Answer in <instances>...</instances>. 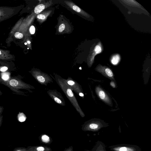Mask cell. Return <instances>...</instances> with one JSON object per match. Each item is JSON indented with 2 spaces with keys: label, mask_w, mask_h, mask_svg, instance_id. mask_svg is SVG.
I'll return each mask as SVG.
<instances>
[{
  "label": "cell",
  "mask_w": 151,
  "mask_h": 151,
  "mask_svg": "<svg viewBox=\"0 0 151 151\" xmlns=\"http://www.w3.org/2000/svg\"><path fill=\"white\" fill-rule=\"evenodd\" d=\"M103 49L102 43L99 42L94 47L89 57L88 64L90 66H91L93 63L95 56L101 52Z\"/></svg>",
  "instance_id": "cell-3"
},
{
  "label": "cell",
  "mask_w": 151,
  "mask_h": 151,
  "mask_svg": "<svg viewBox=\"0 0 151 151\" xmlns=\"http://www.w3.org/2000/svg\"><path fill=\"white\" fill-rule=\"evenodd\" d=\"M122 1L126 4H129V5H131L132 6H138L140 8L141 6L140 4L135 0H122Z\"/></svg>",
  "instance_id": "cell-11"
},
{
  "label": "cell",
  "mask_w": 151,
  "mask_h": 151,
  "mask_svg": "<svg viewBox=\"0 0 151 151\" xmlns=\"http://www.w3.org/2000/svg\"><path fill=\"white\" fill-rule=\"evenodd\" d=\"M120 56L119 54H114L111 57V62L113 64L116 65L119 63L120 61Z\"/></svg>",
  "instance_id": "cell-9"
},
{
  "label": "cell",
  "mask_w": 151,
  "mask_h": 151,
  "mask_svg": "<svg viewBox=\"0 0 151 151\" xmlns=\"http://www.w3.org/2000/svg\"><path fill=\"white\" fill-rule=\"evenodd\" d=\"M30 32L31 34H34L35 32V28L34 26H32L29 29Z\"/></svg>",
  "instance_id": "cell-19"
},
{
  "label": "cell",
  "mask_w": 151,
  "mask_h": 151,
  "mask_svg": "<svg viewBox=\"0 0 151 151\" xmlns=\"http://www.w3.org/2000/svg\"><path fill=\"white\" fill-rule=\"evenodd\" d=\"M4 110V107L2 106H0V116H1Z\"/></svg>",
  "instance_id": "cell-25"
},
{
  "label": "cell",
  "mask_w": 151,
  "mask_h": 151,
  "mask_svg": "<svg viewBox=\"0 0 151 151\" xmlns=\"http://www.w3.org/2000/svg\"><path fill=\"white\" fill-rule=\"evenodd\" d=\"M65 3L70 7L74 10L76 12L80 13L82 15L86 17H89V15L87 13L84 11L80 8L78 6L68 1H65Z\"/></svg>",
  "instance_id": "cell-7"
},
{
  "label": "cell",
  "mask_w": 151,
  "mask_h": 151,
  "mask_svg": "<svg viewBox=\"0 0 151 151\" xmlns=\"http://www.w3.org/2000/svg\"><path fill=\"white\" fill-rule=\"evenodd\" d=\"M68 83L70 86H72L75 84V82L72 81L70 80L68 81Z\"/></svg>",
  "instance_id": "cell-23"
},
{
  "label": "cell",
  "mask_w": 151,
  "mask_h": 151,
  "mask_svg": "<svg viewBox=\"0 0 151 151\" xmlns=\"http://www.w3.org/2000/svg\"><path fill=\"white\" fill-rule=\"evenodd\" d=\"M110 85L112 86L113 88H115V84L114 82L112 81L110 83Z\"/></svg>",
  "instance_id": "cell-26"
},
{
  "label": "cell",
  "mask_w": 151,
  "mask_h": 151,
  "mask_svg": "<svg viewBox=\"0 0 151 151\" xmlns=\"http://www.w3.org/2000/svg\"><path fill=\"white\" fill-rule=\"evenodd\" d=\"M12 151H27L25 149L22 147H18L15 148Z\"/></svg>",
  "instance_id": "cell-20"
},
{
  "label": "cell",
  "mask_w": 151,
  "mask_h": 151,
  "mask_svg": "<svg viewBox=\"0 0 151 151\" xmlns=\"http://www.w3.org/2000/svg\"><path fill=\"white\" fill-rule=\"evenodd\" d=\"M24 44H25V45H26L27 44V43H26V42H25V43H24Z\"/></svg>",
  "instance_id": "cell-30"
},
{
  "label": "cell",
  "mask_w": 151,
  "mask_h": 151,
  "mask_svg": "<svg viewBox=\"0 0 151 151\" xmlns=\"http://www.w3.org/2000/svg\"><path fill=\"white\" fill-rule=\"evenodd\" d=\"M7 69L8 68L4 66L1 68L0 69V71L1 72H4L6 71Z\"/></svg>",
  "instance_id": "cell-21"
},
{
  "label": "cell",
  "mask_w": 151,
  "mask_h": 151,
  "mask_svg": "<svg viewBox=\"0 0 151 151\" xmlns=\"http://www.w3.org/2000/svg\"><path fill=\"white\" fill-rule=\"evenodd\" d=\"M37 151H43L44 150V148L42 147H40L37 148Z\"/></svg>",
  "instance_id": "cell-22"
},
{
  "label": "cell",
  "mask_w": 151,
  "mask_h": 151,
  "mask_svg": "<svg viewBox=\"0 0 151 151\" xmlns=\"http://www.w3.org/2000/svg\"><path fill=\"white\" fill-rule=\"evenodd\" d=\"M2 93L1 92L0 90V96L2 95Z\"/></svg>",
  "instance_id": "cell-28"
},
{
  "label": "cell",
  "mask_w": 151,
  "mask_h": 151,
  "mask_svg": "<svg viewBox=\"0 0 151 151\" xmlns=\"http://www.w3.org/2000/svg\"><path fill=\"white\" fill-rule=\"evenodd\" d=\"M42 139L43 142L45 143H47L50 141L49 137L46 135H44L42 136Z\"/></svg>",
  "instance_id": "cell-14"
},
{
  "label": "cell",
  "mask_w": 151,
  "mask_h": 151,
  "mask_svg": "<svg viewBox=\"0 0 151 151\" xmlns=\"http://www.w3.org/2000/svg\"><path fill=\"white\" fill-rule=\"evenodd\" d=\"M17 119L19 121L22 122L25 121L26 117L23 113L19 112L17 115Z\"/></svg>",
  "instance_id": "cell-12"
},
{
  "label": "cell",
  "mask_w": 151,
  "mask_h": 151,
  "mask_svg": "<svg viewBox=\"0 0 151 151\" xmlns=\"http://www.w3.org/2000/svg\"><path fill=\"white\" fill-rule=\"evenodd\" d=\"M45 7V6L43 4L38 5L34 9V12L36 14H38L43 10Z\"/></svg>",
  "instance_id": "cell-10"
},
{
  "label": "cell",
  "mask_w": 151,
  "mask_h": 151,
  "mask_svg": "<svg viewBox=\"0 0 151 151\" xmlns=\"http://www.w3.org/2000/svg\"><path fill=\"white\" fill-rule=\"evenodd\" d=\"M27 42L28 43V44H30V42L29 41H27Z\"/></svg>",
  "instance_id": "cell-29"
},
{
  "label": "cell",
  "mask_w": 151,
  "mask_h": 151,
  "mask_svg": "<svg viewBox=\"0 0 151 151\" xmlns=\"http://www.w3.org/2000/svg\"><path fill=\"white\" fill-rule=\"evenodd\" d=\"M47 16H46L44 14H38L37 16V18L38 19L41 20H45Z\"/></svg>",
  "instance_id": "cell-13"
},
{
  "label": "cell",
  "mask_w": 151,
  "mask_h": 151,
  "mask_svg": "<svg viewBox=\"0 0 151 151\" xmlns=\"http://www.w3.org/2000/svg\"><path fill=\"white\" fill-rule=\"evenodd\" d=\"M37 78L38 81L42 83H43L45 81V78L41 76H37Z\"/></svg>",
  "instance_id": "cell-15"
},
{
  "label": "cell",
  "mask_w": 151,
  "mask_h": 151,
  "mask_svg": "<svg viewBox=\"0 0 151 151\" xmlns=\"http://www.w3.org/2000/svg\"><path fill=\"white\" fill-rule=\"evenodd\" d=\"M93 150V151H106L104 144L99 141L97 142Z\"/></svg>",
  "instance_id": "cell-8"
},
{
  "label": "cell",
  "mask_w": 151,
  "mask_h": 151,
  "mask_svg": "<svg viewBox=\"0 0 151 151\" xmlns=\"http://www.w3.org/2000/svg\"><path fill=\"white\" fill-rule=\"evenodd\" d=\"M96 70L106 77L110 79H114L113 72L111 69L108 67L99 65L96 68Z\"/></svg>",
  "instance_id": "cell-5"
},
{
  "label": "cell",
  "mask_w": 151,
  "mask_h": 151,
  "mask_svg": "<svg viewBox=\"0 0 151 151\" xmlns=\"http://www.w3.org/2000/svg\"><path fill=\"white\" fill-rule=\"evenodd\" d=\"M96 92L99 97L105 102L110 104L111 100L106 93L101 88L99 87L96 88Z\"/></svg>",
  "instance_id": "cell-6"
},
{
  "label": "cell",
  "mask_w": 151,
  "mask_h": 151,
  "mask_svg": "<svg viewBox=\"0 0 151 151\" xmlns=\"http://www.w3.org/2000/svg\"><path fill=\"white\" fill-rule=\"evenodd\" d=\"M65 25L64 24H62L60 25L58 29L59 32H61L64 30L65 27Z\"/></svg>",
  "instance_id": "cell-18"
},
{
  "label": "cell",
  "mask_w": 151,
  "mask_h": 151,
  "mask_svg": "<svg viewBox=\"0 0 151 151\" xmlns=\"http://www.w3.org/2000/svg\"><path fill=\"white\" fill-rule=\"evenodd\" d=\"M14 36L17 38L21 39L22 38L23 35L22 34L17 32L15 33Z\"/></svg>",
  "instance_id": "cell-17"
},
{
  "label": "cell",
  "mask_w": 151,
  "mask_h": 151,
  "mask_svg": "<svg viewBox=\"0 0 151 151\" xmlns=\"http://www.w3.org/2000/svg\"><path fill=\"white\" fill-rule=\"evenodd\" d=\"M1 78L3 80H6L8 79L10 77H9V75L5 73L2 74Z\"/></svg>",
  "instance_id": "cell-16"
},
{
  "label": "cell",
  "mask_w": 151,
  "mask_h": 151,
  "mask_svg": "<svg viewBox=\"0 0 151 151\" xmlns=\"http://www.w3.org/2000/svg\"><path fill=\"white\" fill-rule=\"evenodd\" d=\"M1 54V51L0 50V55Z\"/></svg>",
  "instance_id": "cell-31"
},
{
  "label": "cell",
  "mask_w": 151,
  "mask_h": 151,
  "mask_svg": "<svg viewBox=\"0 0 151 151\" xmlns=\"http://www.w3.org/2000/svg\"><path fill=\"white\" fill-rule=\"evenodd\" d=\"M110 148L114 151H140L138 146L126 144L111 146Z\"/></svg>",
  "instance_id": "cell-2"
},
{
  "label": "cell",
  "mask_w": 151,
  "mask_h": 151,
  "mask_svg": "<svg viewBox=\"0 0 151 151\" xmlns=\"http://www.w3.org/2000/svg\"><path fill=\"white\" fill-rule=\"evenodd\" d=\"M79 95L81 96H84L83 94L82 93H79Z\"/></svg>",
  "instance_id": "cell-27"
},
{
  "label": "cell",
  "mask_w": 151,
  "mask_h": 151,
  "mask_svg": "<svg viewBox=\"0 0 151 151\" xmlns=\"http://www.w3.org/2000/svg\"><path fill=\"white\" fill-rule=\"evenodd\" d=\"M3 116L2 115L0 116V127L2 124L3 121Z\"/></svg>",
  "instance_id": "cell-24"
},
{
  "label": "cell",
  "mask_w": 151,
  "mask_h": 151,
  "mask_svg": "<svg viewBox=\"0 0 151 151\" xmlns=\"http://www.w3.org/2000/svg\"><path fill=\"white\" fill-rule=\"evenodd\" d=\"M108 125L101 120H96L90 122L88 125L89 130L93 131H97L103 127H107Z\"/></svg>",
  "instance_id": "cell-4"
},
{
  "label": "cell",
  "mask_w": 151,
  "mask_h": 151,
  "mask_svg": "<svg viewBox=\"0 0 151 151\" xmlns=\"http://www.w3.org/2000/svg\"><path fill=\"white\" fill-rule=\"evenodd\" d=\"M0 83L8 87L14 93L19 95H23L19 89H28L30 88L29 85L23 81L19 76L10 77L6 80H3L0 77Z\"/></svg>",
  "instance_id": "cell-1"
}]
</instances>
